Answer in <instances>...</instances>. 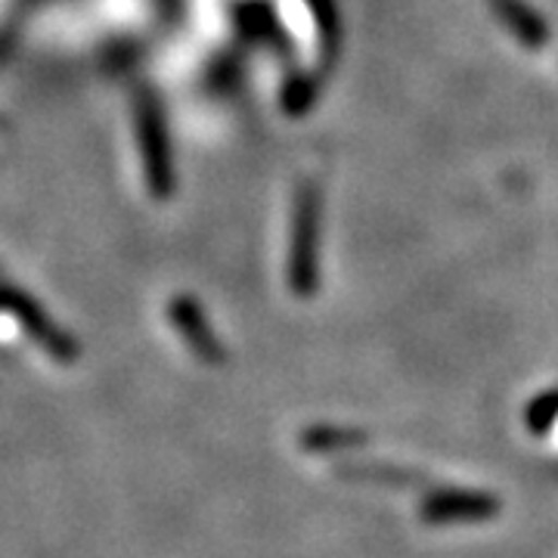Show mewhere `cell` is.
Returning <instances> with one entry per match:
<instances>
[{
  "instance_id": "cell-1",
  "label": "cell",
  "mask_w": 558,
  "mask_h": 558,
  "mask_svg": "<svg viewBox=\"0 0 558 558\" xmlns=\"http://www.w3.org/2000/svg\"><path fill=\"white\" fill-rule=\"evenodd\" d=\"M494 509V502L475 494H450V497H432L425 506V519L453 521V519H481Z\"/></svg>"
}]
</instances>
